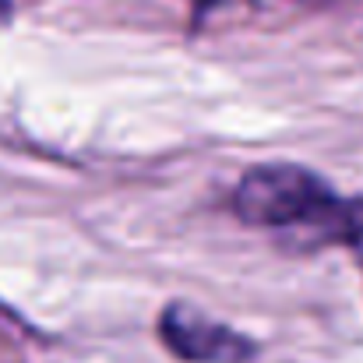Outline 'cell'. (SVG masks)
<instances>
[{"instance_id":"6da1fadb","label":"cell","mask_w":363,"mask_h":363,"mask_svg":"<svg viewBox=\"0 0 363 363\" xmlns=\"http://www.w3.org/2000/svg\"><path fill=\"white\" fill-rule=\"evenodd\" d=\"M233 208L243 223L272 230L286 243H363V198H342L303 166H254L233 191Z\"/></svg>"},{"instance_id":"7a4b0ae2","label":"cell","mask_w":363,"mask_h":363,"mask_svg":"<svg viewBox=\"0 0 363 363\" xmlns=\"http://www.w3.org/2000/svg\"><path fill=\"white\" fill-rule=\"evenodd\" d=\"M159 335L169 353H177L187 363H247L257 353V346L247 335L208 321L187 303H169L162 311Z\"/></svg>"}]
</instances>
